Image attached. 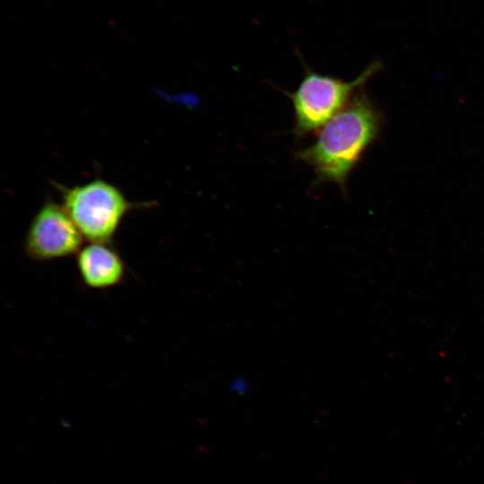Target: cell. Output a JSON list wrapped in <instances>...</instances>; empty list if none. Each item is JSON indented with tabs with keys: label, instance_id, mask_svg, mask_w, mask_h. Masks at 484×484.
I'll use <instances>...</instances> for the list:
<instances>
[{
	"label": "cell",
	"instance_id": "1",
	"mask_svg": "<svg viewBox=\"0 0 484 484\" xmlns=\"http://www.w3.org/2000/svg\"><path fill=\"white\" fill-rule=\"evenodd\" d=\"M378 115L364 97H356L322 127L315 141L295 153L312 167L315 182L344 188L347 178L378 131Z\"/></svg>",
	"mask_w": 484,
	"mask_h": 484
},
{
	"label": "cell",
	"instance_id": "5",
	"mask_svg": "<svg viewBox=\"0 0 484 484\" xmlns=\"http://www.w3.org/2000/svg\"><path fill=\"white\" fill-rule=\"evenodd\" d=\"M76 265L82 282L104 290L119 284L125 276V264L111 243L91 242L76 254Z\"/></svg>",
	"mask_w": 484,
	"mask_h": 484
},
{
	"label": "cell",
	"instance_id": "2",
	"mask_svg": "<svg viewBox=\"0 0 484 484\" xmlns=\"http://www.w3.org/2000/svg\"><path fill=\"white\" fill-rule=\"evenodd\" d=\"M56 187L63 207L90 242L111 243L125 216L145 204L130 202L118 187L100 178Z\"/></svg>",
	"mask_w": 484,
	"mask_h": 484
},
{
	"label": "cell",
	"instance_id": "3",
	"mask_svg": "<svg viewBox=\"0 0 484 484\" xmlns=\"http://www.w3.org/2000/svg\"><path fill=\"white\" fill-rule=\"evenodd\" d=\"M302 63L305 75L298 88L287 93L294 109L293 131L300 137L324 125L346 107L354 90L379 68V63H373L355 80L344 82L314 72Z\"/></svg>",
	"mask_w": 484,
	"mask_h": 484
},
{
	"label": "cell",
	"instance_id": "4",
	"mask_svg": "<svg viewBox=\"0 0 484 484\" xmlns=\"http://www.w3.org/2000/svg\"><path fill=\"white\" fill-rule=\"evenodd\" d=\"M82 238L63 205L47 201L31 219L23 247L35 261H53L76 255L82 248Z\"/></svg>",
	"mask_w": 484,
	"mask_h": 484
}]
</instances>
